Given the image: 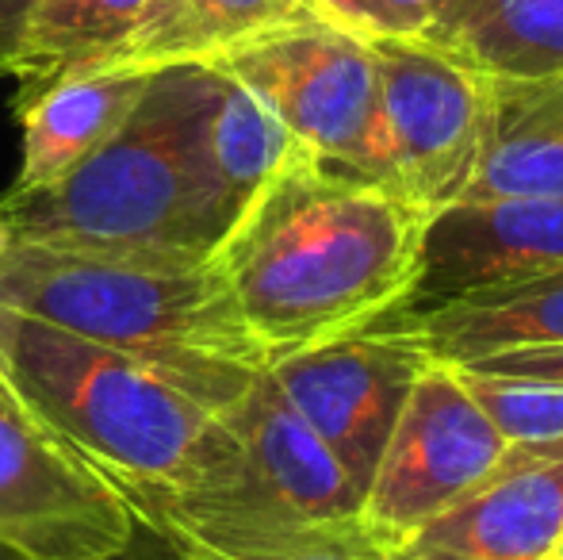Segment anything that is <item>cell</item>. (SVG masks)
Segmentation results:
<instances>
[{"label": "cell", "mask_w": 563, "mask_h": 560, "mask_svg": "<svg viewBox=\"0 0 563 560\" xmlns=\"http://www.w3.org/2000/svg\"><path fill=\"white\" fill-rule=\"evenodd\" d=\"M426 219L379 180L296 150L230 223L211 265L242 330L276 365L399 307Z\"/></svg>", "instance_id": "6da1fadb"}, {"label": "cell", "mask_w": 563, "mask_h": 560, "mask_svg": "<svg viewBox=\"0 0 563 560\" xmlns=\"http://www.w3.org/2000/svg\"><path fill=\"white\" fill-rule=\"evenodd\" d=\"M0 307L146 361L219 415L268 369L211 257L12 242L0 254Z\"/></svg>", "instance_id": "7a4b0ae2"}, {"label": "cell", "mask_w": 563, "mask_h": 560, "mask_svg": "<svg viewBox=\"0 0 563 560\" xmlns=\"http://www.w3.org/2000/svg\"><path fill=\"white\" fill-rule=\"evenodd\" d=\"M4 384L126 492L169 499L196 480L223 419L162 369L51 322L4 311Z\"/></svg>", "instance_id": "3957f363"}, {"label": "cell", "mask_w": 563, "mask_h": 560, "mask_svg": "<svg viewBox=\"0 0 563 560\" xmlns=\"http://www.w3.org/2000/svg\"><path fill=\"white\" fill-rule=\"evenodd\" d=\"M196 89L200 62L157 69L146 97L104 150L58 185L0 200L12 239L112 254L211 257L223 231L211 219L196 169Z\"/></svg>", "instance_id": "277c9868"}, {"label": "cell", "mask_w": 563, "mask_h": 560, "mask_svg": "<svg viewBox=\"0 0 563 560\" xmlns=\"http://www.w3.org/2000/svg\"><path fill=\"white\" fill-rule=\"evenodd\" d=\"M219 419L223 433L192 484L169 499H131L142 526L257 534L361 518L356 487L268 369Z\"/></svg>", "instance_id": "5b68a950"}, {"label": "cell", "mask_w": 563, "mask_h": 560, "mask_svg": "<svg viewBox=\"0 0 563 560\" xmlns=\"http://www.w3.org/2000/svg\"><path fill=\"white\" fill-rule=\"evenodd\" d=\"M211 66L250 89L299 150L384 185L379 77L364 39L311 12L216 54Z\"/></svg>", "instance_id": "8992f818"}, {"label": "cell", "mask_w": 563, "mask_h": 560, "mask_svg": "<svg viewBox=\"0 0 563 560\" xmlns=\"http://www.w3.org/2000/svg\"><path fill=\"white\" fill-rule=\"evenodd\" d=\"M379 77L384 188L426 216L460 204L487 142L490 81L426 43H368Z\"/></svg>", "instance_id": "52a82bcc"}, {"label": "cell", "mask_w": 563, "mask_h": 560, "mask_svg": "<svg viewBox=\"0 0 563 560\" xmlns=\"http://www.w3.org/2000/svg\"><path fill=\"white\" fill-rule=\"evenodd\" d=\"M139 526L112 476L0 388V546L27 560H115Z\"/></svg>", "instance_id": "ba28073f"}, {"label": "cell", "mask_w": 563, "mask_h": 560, "mask_svg": "<svg viewBox=\"0 0 563 560\" xmlns=\"http://www.w3.org/2000/svg\"><path fill=\"white\" fill-rule=\"evenodd\" d=\"M510 453V438L467 396L456 369L430 361L402 407L361 503L387 549H407L433 518L464 503Z\"/></svg>", "instance_id": "9c48e42d"}, {"label": "cell", "mask_w": 563, "mask_h": 560, "mask_svg": "<svg viewBox=\"0 0 563 560\" xmlns=\"http://www.w3.org/2000/svg\"><path fill=\"white\" fill-rule=\"evenodd\" d=\"M426 369L430 353L415 338L364 327L280 358L268 365V376L334 453L364 503L395 422Z\"/></svg>", "instance_id": "30bf717a"}, {"label": "cell", "mask_w": 563, "mask_h": 560, "mask_svg": "<svg viewBox=\"0 0 563 560\" xmlns=\"http://www.w3.org/2000/svg\"><path fill=\"white\" fill-rule=\"evenodd\" d=\"M552 270H563V200H460L426 219L415 284L391 311H422L460 292Z\"/></svg>", "instance_id": "8fae6325"}, {"label": "cell", "mask_w": 563, "mask_h": 560, "mask_svg": "<svg viewBox=\"0 0 563 560\" xmlns=\"http://www.w3.org/2000/svg\"><path fill=\"white\" fill-rule=\"evenodd\" d=\"M563 538V438L510 441L495 472L407 546L415 560H549Z\"/></svg>", "instance_id": "7c38bea8"}, {"label": "cell", "mask_w": 563, "mask_h": 560, "mask_svg": "<svg viewBox=\"0 0 563 560\" xmlns=\"http://www.w3.org/2000/svg\"><path fill=\"white\" fill-rule=\"evenodd\" d=\"M372 327L415 338L438 365L552 350L563 345V270L460 292L422 311H387Z\"/></svg>", "instance_id": "4fadbf2b"}, {"label": "cell", "mask_w": 563, "mask_h": 560, "mask_svg": "<svg viewBox=\"0 0 563 560\" xmlns=\"http://www.w3.org/2000/svg\"><path fill=\"white\" fill-rule=\"evenodd\" d=\"M154 74L123 66H81L38 81V92H27L23 105V157L12 193L58 185L97 150H104L146 97Z\"/></svg>", "instance_id": "5bb4252c"}, {"label": "cell", "mask_w": 563, "mask_h": 560, "mask_svg": "<svg viewBox=\"0 0 563 560\" xmlns=\"http://www.w3.org/2000/svg\"><path fill=\"white\" fill-rule=\"evenodd\" d=\"M192 150L211 219L230 231L261 185L296 154V139L250 89L211 62H200Z\"/></svg>", "instance_id": "9a60e30c"}, {"label": "cell", "mask_w": 563, "mask_h": 560, "mask_svg": "<svg viewBox=\"0 0 563 560\" xmlns=\"http://www.w3.org/2000/svg\"><path fill=\"white\" fill-rule=\"evenodd\" d=\"M418 43L487 81L563 77V0H445Z\"/></svg>", "instance_id": "2e32d148"}, {"label": "cell", "mask_w": 563, "mask_h": 560, "mask_svg": "<svg viewBox=\"0 0 563 560\" xmlns=\"http://www.w3.org/2000/svg\"><path fill=\"white\" fill-rule=\"evenodd\" d=\"M563 200V77L490 81L487 142L464 200Z\"/></svg>", "instance_id": "e0dca14e"}, {"label": "cell", "mask_w": 563, "mask_h": 560, "mask_svg": "<svg viewBox=\"0 0 563 560\" xmlns=\"http://www.w3.org/2000/svg\"><path fill=\"white\" fill-rule=\"evenodd\" d=\"M307 0H157L150 15L89 66L165 69L180 62H211L234 43L303 12ZM81 69V66H77Z\"/></svg>", "instance_id": "ac0fdd59"}, {"label": "cell", "mask_w": 563, "mask_h": 560, "mask_svg": "<svg viewBox=\"0 0 563 560\" xmlns=\"http://www.w3.org/2000/svg\"><path fill=\"white\" fill-rule=\"evenodd\" d=\"M157 0H43L23 23L12 74L46 81L123 43Z\"/></svg>", "instance_id": "d6986e66"}, {"label": "cell", "mask_w": 563, "mask_h": 560, "mask_svg": "<svg viewBox=\"0 0 563 560\" xmlns=\"http://www.w3.org/2000/svg\"><path fill=\"white\" fill-rule=\"evenodd\" d=\"M165 541L185 560H415L407 549H387L361 518L349 523L299 526V530H180L162 526Z\"/></svg>", "instance_id": "ffe728a7"}, {"label": "cell", "mask_w": 563, "mask_h": 560, "mask_svg": "<svg viewBox=\"0 0 563 560\" xmlns=\"http://www.w3.org/2000/svg\"><path fill=\"white\" fill-rule=\"evenodd\" d=\"M467 396L490 415V422L510 441H556L563 438V384H526L498 376L460 373Z\"/></svg>", "instance_id": "44dd1931"}, {"label": "cell", "mask_w": 563, "mask_h": 560, "mask_svg": "<svg viewBox=\"0 0 563 560\" xmlns=\"http://www.w3.org/2000/svg\"><path fill=\"white\" fill-rule=\"evenodd\" d=\"M307 4L322 20L364 43H384V39L418 43L438 20L445 0H307Z\"/></svg>", "instance_id": "7402d4cb"}, {"label": "cell", "mask_w": 563, "mask_h": 560, "mask_svg": "<svg viewBox=\"0 0 563 560\" xmlns=\"http://www.w3.org/2000/svg\"><path fill=\"white\" fill-rule=\"evenodd\" d=\"M452 369L475 373V376H498V381L563 384V345H552V350L495 353V358H479V361H467V365H452Z\"/></svg>", "instance_id": "603a6c76"}, {"label": "cell", "mask_w": 563, "mask_h": 560, "mask_svg": "<svg viewBox=\"0 0 563 560\" xmlns=\"http://www.w3.org/2000/svg\"><path fill=\"white\" fill-rule=\"evenodd\" d=\"M43 0H0V74H12L15 46H20L23 23Z\"/></svg>", "instance_id": "cb8c5ba5"}, {"label": "cell", "mask_w": 563, "mask_h": 560, "mask_svg": "<svg viewBox=\"0 0 563 560\" xmlns=\"http://www.w3.org/2000/svg\"><path fill=\"white\" fill-rule=\"evenodd\" d=\"M12 231H8V223H4V219H0V254H4V250H12Z\"/></svg>", "instance_id": "d4e9b609"}, {"label": "cell", "mask_w": 563, "mask_h": 560, "mask_svg": "<svg viewBox=\"0 0 563 560\" xmlns=\"http://www.w3.org/2000/svg\"><path fill=\"white\" fill-rule=\"evenodd\" d=\"M0 560H27V557H20V553H12V549L0 546Z\"/></svg>", "instance_id": "484cf974"}, {"label": "cell", "mask_w": 563, "mask_h": 560, "mask_svg": "<svg viewBox=\"0 0 563 560\" xmlns=\"http://www.w3.org/2000/svg\"><path fill=\"white\" fill-rule=\"evenodd\" d=\"M0 334H4V307H0ZM0 388H8V384H4V369H0Z\"/></svg>", "instance_id": "4316f807"}, {"label": "cell", "mask_w": 563, "mask_h": 560, "mask_svg": "<svg viewBox=\"0 0 563 560\" xmlns=\"http://www.w3.org/2000/svg\"><path fill=\"white\" fill-rule=\"evenodd\" d=\"M552 557H563V538H560V546H556V553H552Z\"/></svg>", "instance_id": "83f0119b"}, {"label": "cell", "mask_w": 563, "mask_h": 560, "mask_svg": "<svg viewBox=\"0 0 563 560\" xmlns=\"http://www.w3.org/2000/svg\"><path fill=\"white\" fill-rule=\"evenodd\" d=\"M549 560H563V557H549Z\"/></svg>", "instance_id": "f1b7e54d"}]
</instances>
